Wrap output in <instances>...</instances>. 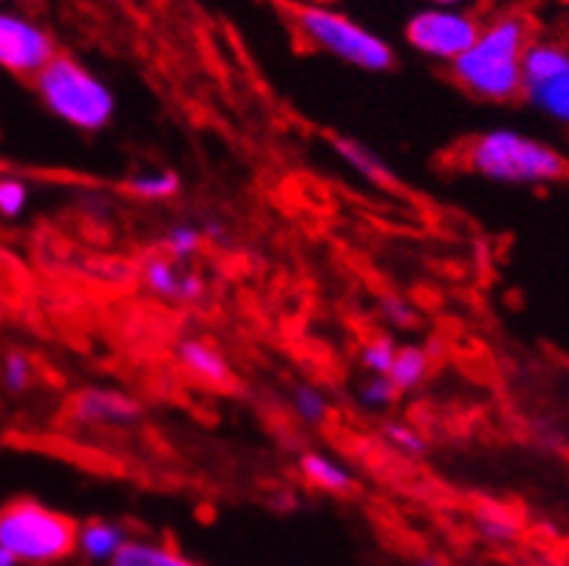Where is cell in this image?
I'll return each mask as SVG.
<instances>
[{
	"label": "cell",
	"mask_w": 569,
	"mask_h": 566,
	"mask_svg": "<svg viewBox=\"0 0 569 566\" xmlns=\"http://www.w3.org/2000/svg\"><path fill=\"white\" fill-rule=\"evenodd\" d=\"M536 40L532 20L525 12H499L482 23L479 38L451 66L462 91L482 102H513L521 97V66Z\"/></svg>",
	"instance_id": "1"
},
{
	"label": "cell",
	"mask_w": 569,
	"mask_h": 566,
	"mask_svg": "<svg viewBox=\"0 0 569 566\" xmlns=\"http://www.w3.org/2000/svg\"><path fill=\"white\" fill-rule=\"evenodd\" d=\"M465 168L501 187H547L567 176V159L541 137L519 128H488L465 145Z\"/></svg>",
	"instance_id": "2"
},
{
	"label": "cell",
	"mask_w": 569,
	"mask_h": 566,
	"mask_svg": "<svg viewBox=\"0 0 569 566\" xmlns=\"http://www.w3.org/2000/svg\"><path fill=\"white\" fill-rule=\"evenodd\" d=\"M40 102L60 122L82 133H100L113 122L117 97L100 75L69 54L54 60L34 77Z\"/></svg>",
	"instance_id": "3"
},
{
	"label": "cell",
	"mask_w": 569,
	"mask_h": 566,
	"mask_svg": "<svg viewBox=\"0 0 569 566\" xmlns=\"http://www.w3.org/2000/svg\"><path fill=\"white\" fill-rule=\"evenodd\" d=\"M77 527L38 498H12L0 507V549L18 566H57L77 553Z\"/></svg>",
	"instance_id": "4"
},
{
	"label": "cell",
	"mask_w": 569,
	"mask_h": 566,
	"mask_svg": "<svg viewBox=\"0 0 569 566\" xmlns=\"http://www.w3.org/2000/svg\"><path fill=\"white\" fill-rule=\"evenodd\" d=\"M289 23L295 34L315 51L332 54L343 60L346 66H355L360 71L382 75V71L395 69V49L366 29L363 23L346 18L335 7H318V3H287Z\"/></svg>",
	"instance_id": "5"
},
{
	"label": "cell",
	"mask_w": 569,
	"mask_h": 566,
	"mask_svg": "<svg viewBox=\"0 0 569 566\" xmlns=\"http://www.w3.org/2000/svg\"><path fill=\"white\" fill-rule=\"evenodd\" d=\"M521 100L547 122L569 128V43L536 38L521 66Z\"/></svg>",
	"instance_id": "6"
},
{
	"label": "cell",
	"mask_w": 569,
	"mask_h": 566,
	"mask_svg": "<svg viewBox=\"0 0 569 566\" xmlns=\"http://www.w3.org/2000/svg\"><path fill=\"white\" fill-rule=\"evenodd\" d=\"M482 20L462 9H422L406 26V43L422 57L453 66L479 38Z\"/></svg>",
	"instance_id": "7"
},
{
	"label": "cell",
	"mask_w": 569,
	"mask_h": 566,
	"mask_svg": "<svg viewBox=\"0 0 569 566\" xmlns=\"http://www.w3.org/2000/svg\"><path fill=\"white\" fill-rule=\"evenodd\" d=\"M54 57V38L43 26L18 12H0V71L34 80Z\"/></svg>",
	"instance_id": "8"
},
{
	"label": "cell",
	"mask_w": 569,
	"mask_h": 566,
	"mask_svg": "<svg viewBox=\"0 0 569 566\" xmlns=\"http://www.w3.org/2000/svg\"><path fill=\"white\" fill-rule=\"evenodd\" d=\"M139 414H142V408H139L131 394L106 386L82 388L74 403H71V419L80 428L91 430L131 428V425L139 423Z\"/></svg>",
	"instance_id": "9"
},
{
	"label": "cell",
	"mask_w": 569,
	"mask_h": 566,
	"mask_svg": "<svg viewBox=\"0 0 569 566\" xmlns=\"http://www.w3.org/2000/svg\"><path fill=\"white\" fill-rule=\"evenodd\" d=\"M144 287L157 298L176 300V304H196L204 298V280L199 272H190L184 264L168 256H153L142 267Z\"/></svg>",
	"instance_id": "10"
},
{
	"label": "cell",
	"mask_w": 569,
	"mask_h": 566,
	"mask_svg": "<svg viewBox=\"0 0 569 566\" xmlns=\"http://www.w3.org/2000/svg\"><path fill=\"white\" fill-rule=\"evenodd\" d=\"M176 360L193 380L204 383L210 388H221L232 383V366L227 355L204 337H184V340L176 342Z\"/></svg>",
	"instance_id": "11"
},
{
	"label": "cell",
	"mask_w": 569,
	"mask_h": 566,
	"mask_svg": "<svg viewBox=\"0 0 569 566\" xmlns=\"http://www.w3.org/2000/svg\"><path fill=\"white\" fill-rule=\"evenodd\" d=\"M126 524L113 518H88L77 527V553L94 566H113L117 555L131 542Z\"/></svg>",
	"instance_id": "12"
},
{
	"label": "cell",
	"mask_w": 569,
	"mask_h": 566,
	"mask_svg": "<svg viewBox=\"0 0 569 566\" xmlns=\"http://www.w3.org/2000/svg\"><path fill=\"white\" fill-rule=\"evenodd\" d=\"M298 470L309 485L323 493H335V496H346L357 487L355 470L326 450H303L298 459Z\"/></svg>",
	"instance_id": "13"
},
{
	"label": "cell",
	"mask_w": 569,
	"mask_h": 566,
	"mask_svg": "<svg viewBox=\"0 0 569 566\" xmlns=\"http://www.w3.org/2000/svg\"><path fill=\"white\" fill-rule=\"evenodd\" d=\"M332 150L340 162L357 176V179L369 181V185H391L395 181V170L388 168V162L377 153L371 145H366L363 139L355 137H335Z\"/></svg>",
	"instance_id": "14"
},
{
	"label": "cell",
	"mask_w": 569,
	"mask_h": 566,
	"mask_svg": "<svg viewBox=\"0 0 569 566\" xmlns=\"http://www.w3.org/2000/svg\"><path fill=\"white\" fill-rule=\"evenodd\" d=\"M113 566H199L190 555L173 547L168 542H157V538H137L126 544V549L117 555Z\"/></svg>",
	"instance_id": "15"
},
{
	"label": "cell",
	"mask_w": 569,
	"mask_h": 566,
	"mask_svg": "<svg viewBox=\"0 0 569 566\" xmlns=\"http://www.w3.org/2000/svg\"><path fill=\"white\" fill-rule=\"evenodd\" d=\"M428 374H431V355L422 346H400L395 366L388 371V380L395 383L397 391L408 394L422 388Z\"/></svg>",
	"instance_id": "16"
},
{
	"label": "cell",
	"mask_w": 569,
	"mask_h": 566,
	"mask_svg": "<svg viewBox=\"0 0 569 566\" xmlns=\"http://www.w3.org/2000/svg\"><path fill=\"white\" fill-rule=\"evenodd\" d=\"M289 411L301 419L309 428H320L326 425L329 414H332V405H329V397L320 391L315 383H292L287 394Z\"/></svg>",
	"instance_id": "17"
},
{
	"label": "cell",
	"mask_w": 569,
	"mask_h": 566,
	"mask_svg": "<svg viewBox=\"0 0 569 566\" xmlns=\"http://www.w3.org/2000/svg\"><path fill=\"white\" fill-rule=\"evenodd\" d=\"M128 190L142 201H170L182 193V176L170 168L142 170L128 179Z\"/></svg>",
	"instance_id": "18"
},
{
	"label": "cell",
	"mask_w": 569,
	"mask_h": 566,
	"mask_svg": "<svg viewBox=\"0 0 569 566\" xmlns=\"http://www.w3.org/2000/svg\"><path fill=\"white\" fill-rule=\"evenodd\" d=\"M34 380H38V363L32 355H26L23 349H9L0 357V388L12 397L32 391Z\"/></svg>",
	"instance_id": "19"
},
{
	"label": "cell",
	"mask_w": 569,
	"mask_h": 566,
	"mask_svg": "<svg viewBox=\"0 0 569 566\" xmlns=\"http://www.w3.org/2000/svg\"><path fill=\"white\" fill-rule=\"evenodd\" d=\"M204 241L207 238L201 225H193V221H176V225H170L168 230H164V256L173 258V261L179 264H188L199 256Z\"/></svg>",
	"instance_id": "20"
},
{
	"label": "cell",
	"mask_w": 569,
	"mask_h": 566,
	"mask_svg": "<svg viewBox=\"0 0 569 566\" xmlns=\"http://www.w3.org/2000/svg\"><path fill=\"white\" fill-rule=\"evenodd\" d=\"M476 524V533L490 544H510L519 538V518L513 513L507 510V507L499 505H490L482 507V510L476 513L473 518Z\"/></svg>",
	"instance_id": "21"
},
{
	"label": "cell",
	"mask_w": 569,
	"mask_h": 566,
	"mask_svg": "<svg viewBox=\"0 0 569 566\" xmlns=\"http://www.w3.org/2000/svg\"><path fill=\"white\" fill-rule=\"evenodd\" d=\"M397 351H400V342L391 335H375L360 346L357 351V363L363 368V374H380V377H388L391 366L397 360Z\"/></svg>",
	"instance_id": "22"
},
{
	"label": "cell",
	"mask_w": 569,
	"mask_h": 566,
	"mask_svg": "<svg viewBox=\"0 0 569 566\" xmlns=\"http://www.w3.org/2000/svg\"><path fill=\"white\" fill-rule=\"evenodd\" d=\"M357 403L369 408V411H386L391 405H397V399L402 397L397 391V386L388 377H380V374H363L355 386Z\"/></svg>",
	"instance_id": "23"
},
{
	"label": "cell",
	"mask_w": 569,
	"mask_h": 566,
	"mask_svg": "<svg viewBox=\"0 0 569 566\" xmlns=\"http://www.w3.org/2000/svg\"><path fill=\"white\" fill-rule=\"evenodd\" d=\"M32 205V187L20 176H0V216L20 218Z\"/></svg>",
	"instance_id": "24"
},
{
	"label": "cell",
	"mask_w": 569,
	"mask_h": 566,
	"mask_svg": "<svg viewBox=\"0 0 569 566\" xmlns=\"http://www.w3.org/2000/svg\"><path fill=\"white\" fill-rule=\"evenodd\" d=\"M382 436H386V443L395 450H400L402 456H422L428 450L426 436L419 434V430L408 423H388L386 428H382Z\"/></svg>",
	"instance_id": "25"
},
{
	"label": "cell",
	"mask_w": 569,
	"mask_h": 566,
	"mask_svg": "<svg viewBox=\"0 0 569 566\" xmlns=\"http://www.w3.org/2000/svg\"><path fill=\"white\" fill-rule=\"evenodd\" d=\"M380 315L386 318L388 326H395V329H411L417 324V309L408 304L402 295H386L380 300Z\"/></svg>",
	"instance_id": "26"
},
{
	"label": "cell",
	"mask_w": 569,
	"mask_h": 566,
	"mask_svg": "<svg viewBox=\"0 0 569 566\" xmlns=\"http://www.w3.org/2000/svg\"><path fill=\"white\" fill-rule=\"evenodd\" d=\"M431 7H439V9H457L462 0H428Z\"/></svg>",
	"instance_id": "27"
},
{
	"label": "cell",
	"mask_w": 569,
	"mask_h": 566,
	"mask_svg": "<svg viewBox=\"0 0 569 566\" xmlns=\"http://www.w3.org/2000/svg\"><path fill=\"white\" fill-rule=\"evenodd\" d=\"M0 566H18V564H14V560L9 558V555L3 553V549H0Z\"/></svg>",
	"instance_id": "28"
},
{
	"label": "cell",
	"mask_w": 569,
	"mask_h": 566,
	"mask_svg": "<svg viewBox=\"0 0 569 566\" xmlns=\"http://www.w3.org/2000/svg\"><path fill=\"white\" fill-rule=\"evenodd\" d=\"M307 3H318V7H332L338 0H307Z\"/></svg>",
	"instance_id": "29"
},
{
	"label": "cell",
	"mask_w": 569,
	"mask_h": 566,
	"mask_svg": "<svg viewBox=\"0 0 569 566\" xmlns=\"http://www.w3.org/2000/svg\"><path fill=\"white\" fill-rule=\"evenodd\" d=\"M417 566H442V564H439V560H433V558H422Z\"/></svg>",
	"instance_id": "30"
},
{
	"label": "cell",
	"mask_w": 569,
	"mask_h": 566,
	"mask_svg": "<svg viewBox=\"0 0 569 566\" xmlns=\"http://www.w3.org/2000/svg\"><path fill=\"white\" fill-rule=\"evenodd\" d=\"M567 3H569V0H567Z\"/></svg>",
	"instance_id": "31"
}]
</instances>
